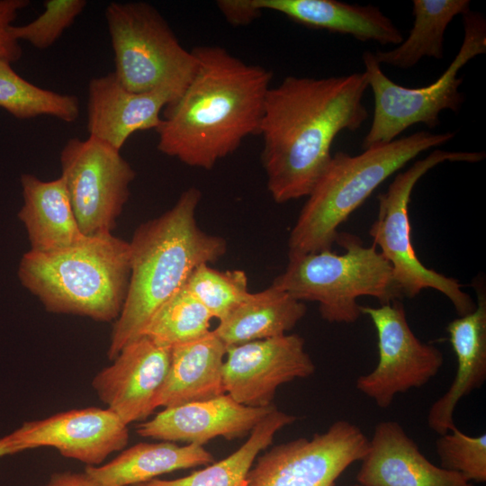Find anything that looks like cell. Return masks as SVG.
<instances>
[{"instance_id": "cell-1", "label": "cell", "mask_w": 486, "mask_h": 486, "mask_svg": "<svg viewBox=\"0 0 486 486\" xmlns=\"http://www.w3.org/2000/svg\"><path fill=\"white\" fill-rule=\"evenodd\" d=\"M364 72L324 78L286 76L270 87L259 128L266 185L278 203L308 196L331 158L342 130L367 118Z\"/></svg>"}, {"instance_id": "cell-2", "label": "cell", "mask_w": 486, "mask_h": 486, "mask_svg": "<svg viewBox=\"0 0 486 486\" xmlns=\"http://www.w3.org/2000/svg\"><path fill=\"white\" fill-rule=\"evenodd\" d=\"M197 68L182 94L163 110L158 149L186 166L212 169L259 133L272 72L216 45L193 50Z\"/></svg>"}, {"instance_id": "cell-3", "label": "cell", "mask_w": 486, "mask_h": 486, "mask_svg": "<svg viewBox=\"0 0 486 486\" xmlns=\"http://www.w3.org/2000/svg\"><path fill=\"white\" fill-rule=\"evenodd\" d=\"M201 198V191L190 187L171 209L134 231L129 242V286L112 328L107 350L110 360L140 336L153 313L185 284L196 267L214 263L225 255L226 240L206 233L197 224Z\"/></svg>"}, {"instance_id": "cell-4", "label": "cell", "mask_w": 486, "mask_h": 486, "mask_svg": "<svg viewBox=\"0 0 486 486\" xmlns=\"http://www.w3.org/2000/svg\"><path fill=\"white\" fill-rule=\"evenodd\" d=\"M17 274L50 312L114 322L129 286L130 245L109 233L87 237L57 252L29 250L20 260Z\"/></svg>"}, {"instance_id": "cell-5", "label": "cell", "mask_w": 486, "mask_h": 486, "mask_svg": "<svg viewBox=\"0 0 486 486\" xmlns=\"http://www.w3.org/2000/svg\"><path fill=\"white\" fill-rule=\"evenodd\" d=\"M454 132L418 131L359 155L337 152L304 203L288 238V256L331 249L338 227L388 177Z\"/></svg>"}, {"instance_id": "cell-6", "label": "cell", "mask_w": 486, "mask_h": 486, "mask_svg": "<svg viewBox=\"0 0 486 486\" xmlns=\"http://www.w3.org/2000/svg\"><path fill=\"white\" fill-rule=\"evenodd\" d=\"M336 242L346 249H331L288 256L285 270L272 284L300 302H316L321 318L330 323H354L362 315L356 300L371 296L381 304L400 301L391 264L374 245L364 247L353 234L341 232Z\"/></svg>"}, {"instance_id": "cell-7", "label": "cell", "mask_w": 486, "mask_h": 486, "mask_svg": "<svg viewBox=\"0 0 486 486\" xmlns=\"http://www.w3.org/2000/svg\"><path fill=\"white\" fill-rule=\"evenodd\" d=\"M464 37L455 58L432 84L418 88L401 86L381 69L374 53L363 54L364 75L374 94V110L370 130L363 140L364 149L396 140L416 123L436 128L444 110L458 112L464 103L459 91V71L474 57L486 53V21L481 14H463Z\"/></svg>"}, {"instance_id": "cell-8", "label": "cell", "mask_w": 486, "mask_h": 486, "mask_svg": "<svg viewBox=\"0 0 486 486\" xmlns=\"http://www.w3.org/2000/svg\"><path fill=\"white\" fill-rule=\"evenodd\" d=\"M105 19L117 79L135 93L166 88L179 97L197 68L193 50L179 42L162 14L150 4L112 2Z\"/></svg>"}, {"instance_id": "cell-9", "label": "cell", "mask_w": 486, "mask_h": 486, "mask_svg": "<svg viewBox=\"0 0 486 486\" xmlns=\"http://www.w3.org/2000/svg\"><path fill=\"white\" fill-rule=\"evenodd\" d=\"M484 158L483 152L435 149L398 173L386 192L378 195V214L369 234L373 245L380 248V253L391 264L402 298H413L424 289H434L448 298L460 317L475 309L476 303L457 280L426 267L418 259L411 240L409 203L418 181L436 166L446 161L477 163Z\"/></svg>"}, {"instance_id": "cell-10", "label": "cell", "mask_w": 486, "mask_h": 486, "mask_svg": "<svg viewBox=\"0 0 486 486\" xmlns=\"http://www.w3.org/2000/svg\"><path fill=\"white\" fill-rule=\"evenodd\" d=\"M61 178L81 232L112 233L136 174L120 150L95 138L68 139L60 152Z\"/></svg>"}, {"instance_id": "cell-11", "label": "cell", "mask_w": 486, "mask_h": 486, "mask_svg": "<svg viewBox=\"0 0 486 486\" xmlns=\"http://www.w3.org/2000/svg\"><path fill=\"white\" fill-rule=\"evenodd\" d=\"M368 448L369 438L356 425L338 420L310 439L299 437L274 446L256 457L246 486H334Z\"/></svg>"}, {"instance_id": "cell-12", "label": "cell", "mask_w": 486, "mask_h": 486, "mask_svg": "<svg viewBox=\"0 0 486 486\" xmlns=\"http://www.w3.org/2000/svg\"><path fill=\"white\" fill-rule=\"evenodd\" d=\"M377 333L379 360L375 368L356 380V389L382 409L394 397L426 384L443 364L441 351L421 342L411 330L400 301L380 307L360 305Z\"/></svg>"}, {"instance_id": "cell-13", "label": "cell", "mask_w": 486, "mask_h": 486, "mask_svg": "<svg viewBox=\"0 0 486 486\" xmlns=\"http://www.w3.org/2000/svg\"><path fill=\"white\" fill-rule=\"evenodd\" d=\"M315 364L298 334L227 346L222 366L225 392L249 407L273 404L277 388L313 374Z\"/></svg>"}, {"instance_id": "cell-14", "label": "cell", "mask_w": 486, "mask_h": 486, "mask_svg": "<svg viewBox=\"0 0 486 486\" xmlns=\"http://www.w3.org/2000/svg\"><path fill=\"white\" fill-rule=\"evenodd\" d=\"M22 451L48 446L86 466L101 465L129 442L128 426L107 408L61 411L24 422L10 433Z\"/></svg>"}, {"instance_id": "cell-15", "label": "cell", "mask_w": 486, "mask_h": 486, "mask_svg": "<svg viewBox=\"0 0 486 486\" xmlns=\"http://www.w3.org/2000/svg\"><path fill=\"white\" fill-rule=\"evenodd\" d=\"M170 353L171 347L140 336L95 374L92 387L127 426L144 420L155 410L154 400L166 376Z\"/></svg>"}, {"instance_id": "cell-16", "label": "cell", "mask_w": 486, "mask_h": 486, "mask_svg": "<svg viewBox=\"0 0 486 486\" xmlns=\"http://www.w3.org/2000/svg\"><path fill=\"white\" fill-rule=\"evenodd\" d=\"M275 406L249 407L227 393L202 401L166 408L136 427L139 436L202 446L219 436L228 440L248 434Z\"/></svg>"}, {"instance_id": "cell-17", "label": "cell", "mask_w": 486, "mask_h": 486, "mask_svg": "<svg viewBox=\"0 0 486 486\" xmlns=\"http://www.w3.org/2000/svg\"><path fill=\"white\" fill-rule=\"evenodd\" d=\"M87 93L89 136L120 151L136 131L157 130L162 121L161 112L178 98L166 88L131 92L113 72L92 78Z\"/></svg>"}, {"instance_id": "cell-18", "label": "cell", "mask_w": 486, "mask_h": 486, "mask_svg": "<svg viewBox=\"0 0 486 486\" xmlns=\"http://www.w3.org/2000/svg\"><path fill=\"white\" fill-rule=\"evenodd\" d=\"M356 481L361 486H474L461 474L432 464L392 420L375 425Z\"/></svg>"}, {"instance_id": "cell-19", "label": "cell", "mask_w": 486, "mask_h": 486, "mask_svg": "<svg viewBox=\"0 0 486 486\" xmlns=\"http://www.w3.org/2000/svg\"><path fill=\"white\" fill-rule=\"evenodd\" d=\"M475 309L450 321L446 327L455 354L457 369L448 391L436 400L428 414V425L438 435L455 427L454 412L458 402L486 380V291L482 278L473 282Z\"/></svg>"}, {"instance_id": "cell-20", "label": "cell", "mask_w": 486, "mask_h": 486, "mask_svg": "<svg viewBox=\"0 0 486 486\" xmlns=\"http://www.w3.org/2000/svg\"><path fill=\"white\" fill-rule=\"evenodd\" d=\"M226 345L211 330L196 339L171 347L166 376L154 409L172 408L225 394L222 366Z\"/></svg>"}, {"instance_id": "cell-21", "label": "cell", "mask_w": 486, "mask_h": 486, "mask_svg": "<svg viewBox=\"0 0 486 486\" xmlns=\"http://www.w3.org/2000/svg\"><path fill=\"white\" fill-rule=\"evenodd\" d=\"M22 205L18 218L30 241V250L51 253L83 242L85 236L77 224L61 176L43 181L32 174L21 176Z\"/></svg>"}, {"instance_id": "cell-22", "label": "cell", "mask_w": 486, "mask_h": 486, "mask_svg": "<svg viewBox=\"0 0 486 486\" xmlns=\"http://www.w3.org/2000/svg\"><path fill=\"white\" fill-rule=\"evenodd\" d=\"M262 10L280 13L315 29L348 34L362 41L399 45L400 31L374 5L349 4L336 0H256Z\"/></svg>"}, {"instance_id": "cell-23", "label": "cell", "mask_w": 486, "mask_h": 486, "mask_svg": "<svg viewBox=\"0 0 486 486\" xmlns=\"http://www.w3.org/2000/svg\"><path fill=\"white\" fill-rule=\"evenodd\" d=\"M212 454L202 446L174 442L139 443L110 462L86 466L85 472L98 486H132L177 470L207 465Z\"/></svg>"}, {"instance_id": "cell-24", "label": "cell", "mask_w": 486, "mask_h": 486, "mask_svg": "<svg viewBox=\"0 0 486 486\" xmlns=\"http://www.w3.org/2000/svg\"><path fill=\"white\" fill-rule=\"evenodd\" d=\"M306 305L271 284L249 292L213 329L226 346L276 338L287 334L306 313Z\"/></svg>"}, {"instance_id": "cell-25", "label": "cell", "mask_w": 486, "mask_h": 486, "mask_svg": "<svg viewBox=\"0 0 486 486\" xmlns=\"http://www.w3.org/2000/svg\"><path fill=\"white\" fill-rule=\"evenodd\" d=\"M469 0H414V23L409 36L396 48L374 53L377 62L402 69L414 67L422 58L441 59L444 34L450 22L470 11Z\"/></svg>"}, {"instance_id": "cell-26", "label": "cell", "mask_w": 486, "mask_h": 486, "mask_svg": "<svg viewBox=\"0 0 486 486\" xmlns=\"http://www.w3.org/2000/svg\"><path fill=\"white\" fill-rule=\"evenodd\" d=\"M296 419V416L275 407L254 428L246 442L226 458L184 477L155 478L132 486H246L247 475L258 454L271 445L280 429Z\"/></svg>"}, {"instance_id": "cell-27", "label": "cell", "mask_w": 486, "mask_h": 486, "mask_svg": "<svg viewBox=\"0 0 486 486\" xmlns=\"http://www.w3.org/2000/svg\"><path fill=\"white\" fill-rule=\"evenodd\" d=\"M0 107L19 120L47 115L71 123L80 113L77 96L39 87L6 61H0Z\"/></svg>"}, {"instance_id": "cell-28", "label": "cell", "mask_w": 486, "mask_h": 486, "mask_svg": "<svg viewBox=\"0 0 486 486\" xmlns=\"http://www.w3.org/2000/svg\"><path fill=\"white\" fill-rule=\"evenodd\" d=\"M212 316L184 285L151 316L140 336L172 347L211 331Z\"/></svg>"}, {"instance_id": "cell-29", "label": "cell", "mask_w": 486, "mask_h": 486, "mask_svg": "<svg viewBox=\"0 0 486 486\" xmlns=\"http://www.w3.org/2000/svg\"><path fill=\"white\" fill-rule=\"evenodd\" d=\"M184 286L219 321L249 294L248 277L243 270L220 271L208 264L196 267Z\"/></svg>"}, {"instance_id": "cell-30", "label": "cell", "mask_w": 486, "mask_h": 486, "mask_svg": "<svg viewBox=\"0 0 486 486\" xmlns=\"http://www.w3.org/2000/svg\"><path fill=\"white\" fill-rule=\"evenodd\" d=\"M436 450L440 466L455 472L471 482H486V435L467 436L456 426L439 435Z\"/></svg>"}, {"instance_id": "cell-31", "label": "cell", "mask_w": 486, "mask_h": 486, "mask_svg": "<svg viewBox=\"0 0 486 486\" xmlns=\"http://www.w3.org/2000/svg\"><path fill=\"white\" fill-rule=\"evenodd\" d=\"M86 0H46L43 12L33 21L12 25L11 33L18 41L24 40L38 50L51 47L83 13Z\"/></svg>"}, {"instance_id": "cell-32", "label": "cell", "mask_w": 486, "mask_h": 486, "mask_svg": "<svg viewBox=\"0 0 486 486\" xmlns=\"http://www.w3.org/2000/svg\"><path fill=\"white\" fill-rule=\"evenodd\" d=\"M29 0H0V61L14 63L22 54L21 45L10 28L18 13L30 4Z\"/></svg>"}, {"instance_id": "cell-33", "label": "cell", "mask_w": 486, "mask_h": 486, "mask_svg": "<svg viewBox=\"0 0 486 486\" xmlns=\"http://www.w3.org/2000/svg\"><path fill=\"white\" fill-rule=\"evenodd\" d=\"M216 5L226 21L233 26L248 25L262 14L256 0H219Z\"/></svg>"}, {"instance_id": "cell-34", "label": "cell", "mask_w": 486, "mask_h": 486, "mask_svg": "<svg viewBox=\"0 0 486 486\" xmlns=\"http://www.w3.org/2000/svg\"><path fill=\"white\" fill-rule=\"evenodd\" d=\"M43 486H98L84 471L83 472H61L51 474Z\"/></svg>"}, {"instance_id": "cell-35", "label": "cell", "mask_w": 486, "mask_h": 486, "mask_svg": "<svg viewBox=\"0 0 486 486\" xmlns=\"http://www.w3.org/2000/svg\"><path fill=\"white\" fill-rule=\"evenodd\" d=\"M21 452L22 450L13 439L11 434L0 437V458Z\"/></svg>"}, {"instance_id": "cell-36", "label": "cell", "mask_w": 486, "mask_h": 486, "mask_svg": "<svg viewBox=\"0 0 486 486\" xmlns=\"http://www.w3.org/2000/svg\"><path fill=\"white\" fill-rule=\"evenodd\" d=\"M351 486H361V485H359L358 483H355V484H353Z\"/></svg>"}]
</instances>
